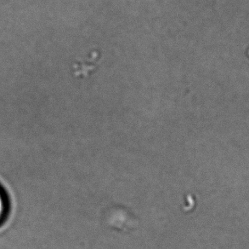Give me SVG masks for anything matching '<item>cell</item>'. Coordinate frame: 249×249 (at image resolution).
Returning a JSON list of instances; mask_svg holds the SVG:
<instances>
[{
    "label": "cell",
    "mask_w": 249,
    "mask_h": 249,
    "mask_svg": "<svg viewBox=\"0 0 249 249\" xmlns=\"http://www.w3.org/2000/svg\"><path fill=\"white\" fill-rule=\"evenodd\" d=\"M5 212H6V202H5L3 193L0 190V222L3 220Z\"/></svg>",
    "instance_id": "1"
}]
</instances>
